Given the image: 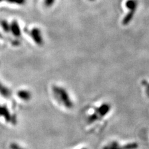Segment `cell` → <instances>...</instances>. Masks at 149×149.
Returning a JSON list of instances; mask_svg holds the SVG:
<instances>
[{"label": "cell", "instance_id": "ba28073f", "mask_svg": "<svg viewBox=\"0 0 149 149\" xmlns=\"http://www.w3.org/2000/svg\"><path fill=\"white\" fill-rule=\"evenodd\" d=\"M12 92L9 88L0 81V95L4 97L8 98L11 96Z\"/></svg>", "mask_w": 149, "mask_h": 149}, {"label": "cell", "instance_id": "9a60e30c", "mask_svg": "<svg viewBox=\"0 0 149 149\" xmlns=\"http://www.w3.org/2000/svg\"><path fill=\"white\" fill-rule=\"evenodd\" d=\"M81 149H88V148H81Z\"/></svg>", "mask_w": 149, "mask_h": 149}, {"label": "cell", "instance_id": "8fae6325", "mask_svg": "<svg viewBox=\"0 0 149 149\" xmlns=\"http://www.w3.org/2000/svg\"><path fill=\"white\" fill-rule=\"evenodd\" d=\"M4 1H6L9 3L17 4V5L19 6H22L26 3V0H4Z\"/></svg>", "mask_w": 149, "mask_h": 149}, {"label": "cell", "instance_id": "3957f363", "mask_svg": "<svg viewBox=\"0 0 149 149\" xmlns=\"http://www.w3.org/2000/svg\"><path fill=\"white\" fill-rule=\"evenodd\" d=\"M29 35L32 40L39 46L44 44V39L40 29L38 27H34L31 30Z\"/></svg>", "mask_w": 149, "mask_h": 149}, {"label": "cell", "instance_id": "277c9868", "mask_svg": "<svg viewBox=\"0 0 149 149\" xmlns=\"http://www.w3.org/2000/svg\"><path fill=\"white\" fill-rule=\"evenodd\" d=\"M137 148V145L136 143H128L125 146L120 147V143L118 142H112L109 143L108 145L104 146L102 149H136Z\"/></svg>", "mask_w": 149, "mask_h": 149}, {"label": "cell", "instance_id": "8992f818", "mask_svg": "<svg viewBox=\"0 0 149 149\" xmlns=\"http://www.w3.org/2000/svg\"><path fill=\"white\" fill-rule=\"evenodd\" d=\"M10 32H11L12 34L16 37H19L21 36V27L17 21L15 20L11 22Z\"/></svg>", "mask_w": 149, "mask_h": 149}, {"label": "cell", "instance_id": "52a82bcc", "mask_svg": "<svg viewBox=\"0 0 149 149\" xmlns=\"http://www.w3.org/2000/svg\"><path fill=\"white\" fill-rule=\"evenodd\" d=\"M17 96L21 100L27 102L32 98L31 93L27 90H20L17 93Z\"/></svg>", "mask_w": 149, "mask_h": 149}, {"label": "cell", "instance_id": "5b68a950", "mask_svg": "<svg viewBox=\"0 0 149 149\" xmlns=\"http://www.w3.org/2000/svg\"><path fill=\"white\" fill-rule=\"evenodd\" d=\"M0 117L3 118L8 123H16V119H14L11 112L6 106L0 104Z\"/></svg>", "mask_w": 149, "mask_h": 149}, {"label": "cell", "instance_id": "7c38bea8", "mask_svg": "<svg viewBox=\"0 0 149 149\" xmlns=\"http://www.w3.org/2000/svg\"><path fill=\"white\" fill-rule=\"evenodd\" d=\"M55 0H44V5L47 8H50L53 6Z\"/></svg>", "mask_w": 149, "mask_h": 149}, {"label": "cell", "instance_id": "9c48e42d", "mask_svg": "<svg viewBox=\"0 0 149 149\" xmlns=\"http://www.w3.org/2000/svg\"><path fill=\"white\" fill-rule=\"evenodd\" d=\"M137 4V0H128L126 3H125V6L129 9V10L136 11Z\"/></svg>", "mask_w": 149, "mask_h": 149}, {"label": "cell", "instance_id": "5bb4252c", "mask_svg": "<svg viewBox=\"0 0 149 149\" xmlns=\"http://www.w3.org/2000/svg\"><path fill=\"white\" fill-rule=\"evenodd\" d=\"M142 83L143 84V85H145L146 87V93L147 94V96L149 97V83L147 82L146 81H143Z\"/></svg>", "mask_w": 149, "mask_h": 149}, {"label": "cell", "instance_id": "30bf717a", "mask_svg": "<svg viewBox=\"0 0 149 149\" xmlns=\"http://www.w3.org/2000/svg\"><path fill=\"white\" fill-rule=\"evenodd\" d=\"M1 26L2 29L5 32H10V24L6 20H2L1 21Z\"/></svg>", "mask_w": 149, "mask_h": 149}, {"label": "cell", "instance_id": "7a4b0ae2", "mask_svg": "<svg viewBox=\"0 0 149 149\" xmlns=\"http://www.w3.org/2000/svg\"><path fill=\"white\" fill-rule=\"evenodd\" d=\"M111 110V106L108 103L102 104L98 108L95 109V111L88 118L87 121L88 123L92 124L96 121L101 120Z\"/></svg>", "mask_w": 149, "mask_h": 149}, {"label": "cell", "instance_id": "2e32d148", "mask_svg": "<svg viewBox=\"0 0 149 149\" xmlns=\"http://www.w3.org/2000/svg\"><path fill=\"white\" fill-rule=\"evenodd\" d=\"M89 1H95V0H89Z\"/></svg>", "mask_w": 149, "mask_h": 149}, {"label": "cell", "instance_id": "4fadbf2b", "mask_svg": "<svg viewBox=\"0 0 149 149\" xmlns=\"http://www.w3.org/2000/svg\"><path fill=\"white\" fill-rule=\"evenodd\" d=\"M9 147L11 148V149H24V148H22L19 145H18L17 143H11L10 146H9Z\"/></svg>", "mask_w": 149, "mask_h": 149}, {"label": "cell", "instance_id": "6da1fadb", "mask_svg": "<svg viewBox=\"0 0 149 149\" xmlns=\"http://www.w3.org/2000/svg\"><path fill=\"white\" fill-rule=\"evenodd\" d=\"M53 95L59 103L67 109H72L73 102L67 90L63 87L54 85L52 88Z\"/></svg>", "mask_w": 149, "mask_h": 149}]
</instances>
